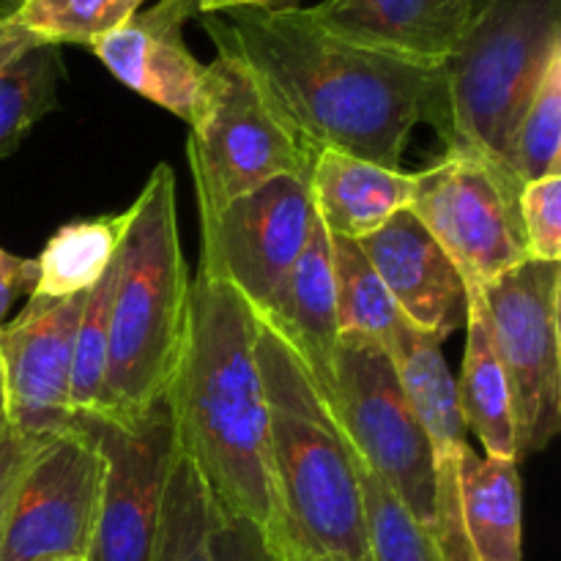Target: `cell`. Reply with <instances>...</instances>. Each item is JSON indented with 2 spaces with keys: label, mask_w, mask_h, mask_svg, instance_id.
<instances>
[{
  "label": "cell",
  "mask_w": 561,
  "mask_h": 561,
  "mask_svg": "<svg viewBox=\"0 0 561 561\" xmlns=\"http://www.w3.org/2000/svg\"><path fill=\"white\" fill-rule=\"evenodd\" d=\"M217 47L239 55L279 118L312 151H340L400 170L422 121L447 140V66H416L340 42L307 9L201 14Z\"/></svg>",
  "instance_id": "cell-1"
},
{
  "label": "cell",
  "mask_w": 561,
  "mask_h": 561,
  "mask_svg": "<svg viewBox=\"0 0 561 561\" xmlns=\"http://www.w3.org/2000/svg\"><path fill=\"white\" fill-rule=\"evenodd\" d=\"M261 321L222 279H192L190 329L168 400L175 438L211 507L272 535L268 409L257 365Z\"/></svg>",
  "instance_id": "cell-2"
},
{
  "label": "cell",
  "mask_w": 561,
  "mask_h": 561,
  "mask_svg": "<svg viewBox=\"0 0 561 561\" xmlns=\"http://www.w3.org/2000/svg\"><path fill=\"white\" fill-rule=\"evenodd\" d=\"M257 365L268 409V542L283 561H373L348 438L296 356L266 327Z\"/></svg>",
  "instance_id": "cell-3"
},
{
  "label": "cell",
  "mask_w": 561,
  "mask_h": 561,
  "mask_svg": "<svg viewBox=\"0 0 561 561\" xmlns=\"http://www.w3.org/2000/svg\"><path fill=\"white\" fill-rule=\"evenodd\" d=\"M126 217L96 416L118 425L140 420L168 394L186 343L192 299L170 164L153 168Z\"/></svg>",
  "instance_id": "cell-4"
},
{
  "label": "cell",
  "mask_w": 561,
  "mask_h": 561,
  "mask_svg": "<svg viewBox=\"0 0 561 561\" xmlns=\"http://www.w3.org/2000/svg\"><path fill=\"white\" fill-rule=\"evenodd\" d=\"M561 49V0H491L447 64V146L515 179L518 124ZM520 184V181H518Z\"/></svg>",
  "instance_id": "cell-5"
},
{
  "label": "cell",
  "mask_w": 561,
  "mask_h": 561,
  "mask_svg": "<svg viewBox=\"0 0 561 561\" xmlns=\"http://www.w3.org/2000/svg\"><path fill=\"white\" fill-rule=\"evenodd\" d=\"M186 124V162L201 217L277 175L310 179L316 151L279 118L250 66L230 49L217 47V58L203 69Z\"/></svg>",
  "instance_id": "cell-6"
},
{
  "label": "cell",
  "mask_w": 561,
  "mask_h": 561,
  "mask_svg": "<svg viewBox=\"0 0 561 561\" xmlns=\"http://www.w3.org/2000/svg\"><path fill=\"white\" fill-rule=\"evenodd\" d=\"M493 348L510 387L518 463L561 427V263L529 257L482 288Z\"/></svg>",
  "instance_id": "cell-7"
},
{
  "label": "cell",
  "mask_w": 561,
  "mask_h": 561,
  "mask_svg": "<svg viewBox=\"0 0 561 561\" xmlns=\"http://www.w3.org/2000/svg\"><path fill=\"white\" fill-rule=\"evenodd\" d=\"M329 414L362 463L431 531L433 447L381 345L340 337Z\"/></svg>",
  "instance_id": "cell-8"
},
{
  "label": "cell",
  "mask_w": 561,
  "mask_h": 561,
  "mask_svg": "<svg viewBox=\"0 0 561 561\" xmlns=\"http://www.w3.org/2000/svg\"><path fill=\"white\" fill-rule=\"evenodd\" d=\"M518 197V181L477 153L449 148L442 162L414 173L409 208L442 244L463 283L485 288L531 257Z\"/></svg>",
  "instance_id": "cell-9"
},
{
  "label": "cell",
  "mask_w": 561,
  "mask_h": 561,
  "mask_svg": "<svg viewBox=\"0 0 561 561\" xmlns=\"http://www.w3.org/2000/svg\"><path fill=\"white\" fill-rule=\"evenodd\" d=\"M102 477L104 460L91 422L77 420L49 438L11 499L0 561L88 557Z\"/></svg>",
  "instance_id": "cell-10"
},
{
  "label": "cell",
  "mask_w": 561,
  "mask_h": 561,
  "mask_svg": "<svg viewBox=\"0 0 561 561\" xmlns=\"http://www.w3.org/2000/svg\"><path fill=\"white\" fill-rule=\"evenodd\" d=\"M310 222V179L277 175L201 217L197 274L222 279L263 312L299 261Z\"/></svg>",
  "instance_id": "cell-11"
},
{
  "label": "cell",
  "mask_w": 561,
  "mask_h": 561,
  "mask_svg": "<svg viewBox=\"0 0 561 561\" xmlns=\"http://www.w3.org/2000/svg\"><path fill=\"white\" fill-rule=\"evenodd\" d=\"M104 460L88 561H151L179 438L168 400L135 422L88 420Z\"/></svg>",
  "instance_id": "cell-12"
},
{
  "label": "cell",
  "mask_w": 561,
  "mask_h": 561,
  "mask_svg": "<svg viewBox=\"0 0 561 561\" xmlns=\"http://www.w3.org/2000/svg\"><path fill=\"white\" fill-rule=\"evenodd\" d=\"M85 294L55 301L27 296L20 316L0 327L5 414L20 436H55L77 422L69 389Z\"/></svg>",
  "instance_id": "cell-13"
},
{
  "label": "cell",
  "mask_w": 561,
  "mask_h": 561,
  "mask_svg": "<svg viewBox=\"0 0 561 561\" xmlns=\"http://www.w3.org/2000/svg\"><path fill=\"white\" fill-rule=\"evenodd\" d=\"M400 316L444 345L466 327V283L447 252L411 208L359 241Z\"/></svg>",
  "instance_id": "cell-14"
},
{
  "label": "cell",
  "mask_w": 561,
  "mask_h": 561,
  "mask_svg": "<svg viewBox=\"0 0 561 561\" xmlns=\"http://www.w3.org/2000/svg\"><path fill=\"white\" fill-rule=\"evenodd\" d=\"M307 14L340 42L433 69L460 49L474 0H321Z\"/></svg>",
  "instance_id": "cell-15"
},
{
  "label": "cell",
  "mask_w": 561,
  "mask_h": 561,
  "mask_svg": "<svg viewBox=\"0 0 561 561\" xmlns=\"http://www.w3.org/2000/svg\"><path fill=\"white\" fill-rule=\"evenodd\" d=\"M197 14V0H159L153 9L135 11L124 25L104 33L93 53L124 85L190 121L206 64L190 53L184 22Z\"/></svg>",
  "instance_id": "cell-16"
},
{
  "label": "cell",
  "mask_w": 561,
  "mask_h": 561,
  "mask_svg": "<svg viewBox=\"0 0 561 561\" xmlns=\"http://www.w3.org/2000/svg\"><path fill=\"white\" fill-rule=\"evenodd\" d=\"M261 327L277 334L316 387L327 411L334 405V359L340 345L337 299H334L332 247L321 219L312 211L310 236L299 261L263 312Z\"/></svg>",
  "instance_id": "cell-17"
},
{
  "label": "cell",
  "mask_w": 561,
  "mask_h": 561,
  "mask_svg": "<svg viewBox=\"0 0 561 561\" xmlns=\"http://www.w3.org/2000/svg\"><path fill=\"white\" fill-rule=\"evenodd\" d=\"M414 175L340 151H318L310 170L312 211L329 236L362 241L411 206Z\"/></svg>",
  "instance_id": "cell-18"
},
{
  "label": "cell",
  "mask_w": 561,
  "mask_h": 561,
  "mask_svg": "<svg viewBox=\"0 0 561 561\" xmlns=\"http://www.w3.org/2000/svg\"><path fill=\"white\" fill-rule=\"evenodd\" d=\"M460 520L474 561H524V488L518 460L480 458L466 444L458 458Z\"/></svg>",
  "instance_id": "cell-19"
},
{
  "label": "cell",
  "mask_w": 561,
  "mask_h": 561,
  "mask_svg": "<svg viewBox=\"0 0 561 561\" xmlns=\"http://www.w3.org/2000/svg\"><path fill=\"white\" fill-rule=\"evenodd\" d=\"M466 351L460 378L455 381L458 389L460 416L466 431L480 438L488 458L518 460V444H515L513 409H510V387L504 378L502 362L491 337V321L482 288L477 283H466Z\"/></svg>",
  "instance_id": "cell-20"
},
{
  "label": "cell",
  "mask_w": 561,
  "mask_h": 561,
  "mask_svg": "<svg viewBox=\"0 0 561 561\" xmlns=\"http://www.w3.org/2000/svg\"><path fill=\"white\" fill-rule=\"evenodd\" d=\"M392 362L398 381L414 409L416 420L425 427L433 455L458 453L466 442V422L460 416L458 389L449 373L438 340L420 332L409 321L394 329L392 340L383 345Z\"/></svg>",
  "instance_id": "cell-21"
},
{
  "label": "cell",
  "mask_w": 561,
  "mask_h": 561,
  "mask_svg": "<svg viewBox=\"0 0 561 561\" xmlns=\"http://www.w3.org/2000/svg\"><path fill=\"white\" fill-rule=\"evenodd\" d=\"M126 219L129 217L124 211L58 228L36 257L38 277L33 299L55 301L91 290L124 241Z\"/></svg>",
  "instance_id": "cell-22"
},
{
  "label": "cell",
  "mask_w": 561,
  "mask_h": 561,
  "mask_svg": "<svg viewBox=\"0 0 561 561\" xmlns=\"http://www.w3.org/2000/svg\"><path fill=\"white\" fill-rule=\"evenodd\" d=\"M329 247H332L340 337H365L383 348L405 318L400 316L398 305L389 296L387 285L381 283L359 241L345 239V236H329Z\"/></svg>",
  "instance_id": "cell-23"
},
{
  "label": "cell",
  "mask_w": 561,
  "mask_h": 561,
  "mask_svg": "<svg viewBox=\"0 0 561 561\" xmlns=\"http://www.w3.org/2000/svg\"><path fill=\"white\" fill-rule=\"evenodd\" d=\"M60 77L58 44L27 49L0 75V159L11 157L27 131L58 107Z\"/></svg>",
  "instance_id": "cell-24"
},
{
  "label": "cell",
  "mask_w": 561,
  "mask_h": 561,
  "mask_svg": "<svg viewBox=\"0 0 561 561\" xmlns=\"http://www.w3.org/2000/svg\"><path fill=\"white\" fill-rule=\"evenodd\" d=\"M118 274L121 252H115L102 277L85 294V305H82L75 334V359H71L69 405L75 420H96L99 416L104 370H107L110 312H113V294Z\"/></svg>",
  "instance_id": "cell-25"
},
{
  "label": "cell",
  "mask_w": 561,
  "mask_h": 561,
  "mask_svg": "<svg viewBox=\"0 0 561 561\" xmlns=\"http://www.w3.org/2000/svg\"><path fill=\"white\" fill-rule=\"evenodd\" d=\"M151 561H214L211 499L184 453H175Z\"/></svg>",
  "instance_id": "cell-26"
},
{
  "label": "cell",
  "mask_w": 561,
  "mask_h": 561,
  "mask_svg": "<svg viewBox=\"0 0 561 561\" xmlns=\"http://www.w3.org/2000/svg\"><path fill=\"white\" fill-rule=\"evenodd\" d=\"M351 455H354L356 477H359L373 561H444L431 531L373 474V469L362 463L354 449Z\"/></svg>",
  "instance_id": "cell-27"
},
{
  "label": "cell",
  "mask_w": 561,
  "mask_h": 561,
  "mask_svg": "<svg viewBox=\"0 0 561 561\" xmlns=\"http://www.w3.org/2000/svg\"><path fill=\"white\" fill-rule=\"evenodd\" d=\"M137 0H20L14 16L47 44H93L124 25Z\"/></svg>",
  "instance_id": "cell-28"
},
{
  "label": "cell",
  "mask_w": 561,
  "mask_h": 561,
  "mask_svg": "<svg viewBox=\"0 0 561 561\" xmlns=\"http://www.w3.org/2000/svg\"><path fill=\"white\" fill-rule=\"evenodd\" d=\"M513 170L520 186L561 173V49L553 53L518 124Z\"/></svg>",
  "instance_id": "cell-29"
},
{
  "label": "cell",
  "mask_w": 561,
  "mask_h": 561,
  "mask_svg": "<svg viewBox=\"0 0 561 561\" xmlns=\"http://www.w3.org/2000/svg\"><path fill=\"white\" fill-rule=\"evenodd\" d=\"M518 206L529 255L561 263V173L520 186Z\"/></svg>",
  "instance_id": "cell-30"
},
{
  "label": "cell",
  "mask_w": 561,
  "mask_h": 561,
  "mask_svg": "<svg viewBox=\"0 0 561 561\" xmlns=\"http://www.w3.org/2000/svg\"><path fill=\"white\" fill-rule=\"evenodd\" d=\"M211 557L214 561H283L268 537L252 520L217 513L211 507Z\"/></svg>",
  "instance_id": "cell-31"
},
{
  "label": "cell",
  "mask_w": 561,
  "mask_h": 561,
  "mask_svg": "<svg viewBox=\"0 0 561 561\" xmlns=\"http://www.w3.org/2000/svg\"><path fill=\"white\" fill-rule=\"evenodd\" d=\"M58 436V433H55ZM53 436H20L9 427V433L0 442V537H3L5 515H9L11 499H14L16 485H20L22 474L36 458L38 449L49 442Z\"/></svg>",
  "instance_id": "cell-32"
},
{
  "label": "cell",
  "mask_w": 561,
  "mask_h": 561,
  "mask_svg": "<svg viewBox=\"0 0 561 561\" xmlns=\"http://www.w3.org/2000/svg\"><path fill=\"white\" fill-rule=\"evenodd\" d=\"M38 266L31 257H16L0 247V327H3L5 312L22 296H31L36 288Z\"/></svg>",
  "instance_id": "cell-33"
},
{
  "label": "cell",
  "mask_w": 561,
  "mask_h": 561,
  "mask_svg": "<svg viewBox=\"0 0 561 561\" xmlns=\"http://www.w3.org/2000/svg\"><path fill=\"white\" fill-rule=\"evenodd\" d=\"M42 44H47V42H42L36 33L27 31V27L16 20L14 11L0 16V75H3V71L9 69L16 58H22L27 49L42 47Z\"/></svg>",
  "instance_id": "cell-34"
},
{
  "label": "cell",
  "mask_w": 561,
  "mask_h": 561,
  "mask_svg": "<svg viewBox=\"0 0 561 561\" xmlns=\"http://www.w3.org/2000/svg\"><path fill=\"white\" fill-rule=\"evenodd\" d=\"M283 0H197V14H225L233 9H274Z\"/></svg>",
  "instance_id": "cell-35"
},
{
  "label": "cell",
  "mask_w": 561,
  "mask_h": 561,
  "mask_svg": "<svg viewBox=\"0 0 561 561\" xmlns=\"http://www.w3.org/2000/svg\"><path fill=\"white\" fill-rule=\"evenodd\" d=\"M9 433V414H5V392H3V373H0V442Z\"/></svg>",
  "instance_id": "cell-36"
},
{
  "label": "cell",
  "mask_w": 561,
  "mask_h": 561,
  "mask_svg": "<svg viewBox=\"0 0 561 561\" xmlns=\"http://www.w3.org/2000/svg\"><path fill=\"white\" fill-rule=\"evenodd\" d=\"M47 561H88V557H55V559H47Z\"/></svg>",
  "instance_id": "cell-37"
},
{
  "label": "cell",
  "mask_w": 561,
  "mask_h": 561,
  "mask_svg": "<svg viewBox=\"0 0 561 561\" xmlns=\"http://www.w3.org/2000/svg\"><path fill=\"white\" fill-rule=\"evenodd\" d=\"M485 3H491V0H474V14H477V11H480Z\"/></svg>",
  "instance_id": "cell-38"
},
{
  "label": "cell",
  "mask_w": 561,
  "mask_h": 561,
  "mask_svg": "<svg viewBox=\"0 0 561 561\" xmlns=\"http://www.w3.org/2000/svg\"><path fill=\"white\" fill-rule=\"evenodd\" d=\"M318 561H343V559H318Z\"/></svg>",
  "instance_id": "cell-39"
},
{
  "label": "cell",
  "mask_w": 561,
  "mask_h": 561,
  "mask_svg": "<svg viewBox=\"0 0 561 561\" xmlns=\"http://www.w3.org/2000/svg\"><path fill=\"white\" fill-rule=\"evenodd\" d=\"M137 3H142V0H137Z\"/></svg>",
  "instance_id": "cell-40"
}]
</instances>
